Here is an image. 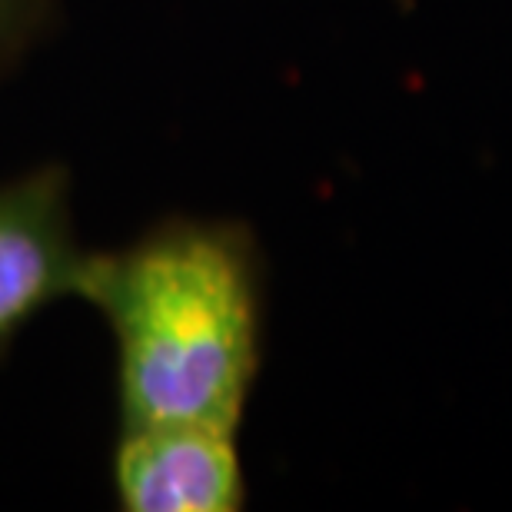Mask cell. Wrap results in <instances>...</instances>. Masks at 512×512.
Instances as JSON below:
<instances>
[{
  "label": "cell",
  "instance_id": "cell-1",
  "mask_svg": "<svg viewBox=\"0 0 512 512\" xmlns=\"http://www.w3.org/2000/svg\"><path fill=\"white\" fill-rule=\"evenodd\" d=\"M74 296L114 336L120 426L240 429L263 340L260 250L243 223L173 217L87 250Z\"/></svg>",
  "mask_w": 512,
  "mask_h": 512
},
{
  "label": "cell",
  "instance_id": "cell-2",
  "mask_svg": "<svg viewBox=\"0 0 512 512\" xmlns=\"http://www.w3.org/2000/svg\"><path fill=\"white\" fill-rule=\"evenodd\" d=\"M84 253L64 167L44 163L0 183V356L47 306L74 296Z\"/></svg>",
  "mask_w": 512,
  "mask_h": 512
},
{
  "label": "cell",
  "instance_id": "cell-3",
  "mask_svg": "<svg viewBox=\"0 0 512 512\" xmlns=\"http://www.w3.org/2000/svg\"><path fill=\"white\" fill-rule=\"evenodd\" d=\"M110 486L127 512H237L247 503L237 429L200 423L120 426Z\"/></svg>",
  "mask_w": 512,
  "mask_h": 512
},
{
  "label": "cell",
  "instance_id": "cell-4",
  "mask_svg": "<svg viewBox=\"0 0 512 512\" xmlns=\"http://www.w3.org/2000/svg\"><path fill=\"white\" fill-rule=\"evenodd\" d=\"M50 0H0V70L34 37Z\"/></svg>",
  "mask_w": 512,
  "mask_h": 512
}]
</instances>
